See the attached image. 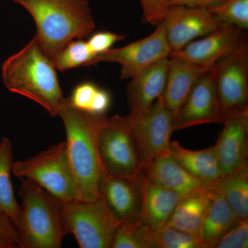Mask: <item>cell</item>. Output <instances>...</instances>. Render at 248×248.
<instances>
[{"instance_id": "cell-28", "label": "cell", "mask_w": 248, "mask_h": 248, "mask_svg": "<svg viewBox=\"0 0 248 248\" xmlns=\"http://www.w3.org/2000/svg\"><path fill=\"white\" fill-rule=\"evenodd\" d=\"M150 239L152 248H203L197 235L169 226L152 229Z\"/></svg>"}, {"instance_id": "cell-9", "label": "cell", "mask_w": 248, "mask_h": 248, "mask_svg": "<svg viewBox=\"0 0 248 248\" xmlns=\"http://www.w3.org/2000/svg\"><path fill=\"white\" fill-rule=\"evenodd\" d=\"M170 53L164 27L160 23L151 35L97 55L89 66L101 62L119 63L122 66L121 79H130L156 62L169 58Z\"/></svg>"}, {"instance_id": "cell-23", "label": "cell", "mask_w": 248, "mask_h": 248, "mask_svg": "<svg viewBox=\"0 0 248 248\" xmlns=\"http://www.w3.org/2000/svg\"><path fill=\"white\" fill-rule=\"evenodd\" d=\"M14 150L9 138L0 141V216L9 219L18 231L21 205L15 197L11 174L14 164Z\"/></svg>"}, {"instance_id": "cell-33", "label": "cell", "mask_w": 248, "mask_h": 248, "mask_svg": "<svg viewBox=\"0 0 248 248\" xmlns=\"http://www.w3.org/2000/svg\"><path fill=\"white\" fill-rule=\"evenodd\" d=\"M0 232L14 240L18 248H21L22 241L19 231L9 219L1 216H0Z\"/></svg>"}, {"instance_id": "cell-26", "label": "cell", "mask_w": 248, "mask_h": 248, "mask_svg": "<svg viewBox=\"0 0 248 248\" xmlns=\"http://www.w3.org/2000/svg\"><path fill=\"white\" fill-rule=\"evenodd\" d=\"M152 228L140 219L121 221L112 242V248H152Z\"/></svg>"}, {"instance_id": "cell-1", "label": "cell", "mask_w": 248, "mask_h": 248, "mask_svg": "<svg viewBox=\"0 0 248 248\" xmlns=\"http://www.w3.org/2000/svg\"><path fill=\"white\" fill-rule=\"evenodd\" d=\"M66 130L67 155L78 191V200L100 198L99 182L103 168L98 151V134L106 115L80 110L68 98L59 112Z\"/></svg>"}, {"instance_id": "cell-32", "label": "cell", "mask_w": 248, "mask_h": 248, "mask_svg": "<svg viewBox=\"0 0 248 248\" xmlns=\"http://www.w3.org/2000/svg\"><path fill=\"white\" fill-rule=\"evenodd\" d=\"M124 38L125 36L120 34L109 31H100L91 35L87 44L93 53L97 56L110 50L116 42Z\"/></svg>"}, {"instance_id": "cell-29", "label": "cell", "mask_w": 248, "mask_h": 248, "mask_svg": "<svg viewBox=\"0 0 248 248\" xmlns=\"http://www.w3.org/2000/svg\"><path fill=\"white\" fill-rule=\"evenodd\" d=\"M222 24L248 29V0H224L208 9Z\"/></svg>"}, {"instance_id": "cell-13", "label": "cell", "mask_w": 248, "mask_h": 248, "mask_svg": "<svg viewBox=\"0 0 248 248\" xmlns=\"http://www.w3.org/2000/svg\"><path fill=\"white\" fill-rule=\"evenodd\" d=\"M215 150L223 176L248 167V108L227 116Z\"/></svg>"}, {"instance_id": "cell-34", "label": "cell", "mask_w": 248, "mask_h": 248, "mask_svg": "<svg viewBox=\"0 0 248 248\" xmlns=\"http://www.w3.org/2000/svg\"><path fill=\"white\" fill-rule=\"evenodd\" d=\"M224 0H168L169 6L174 5H183V6H195V7L209 8L214 7L221 4Z\"/></svg>"}, {"instance_id": "cell-30", "label": "cell", "mask_w": 248, "mask_h": 248, "mask_svg": "<svg viewBox=\"0 0 248 248\" xmlns=\"http://www.w3.org/2000/svg\"><path fill=\"white\" fill-rule=\"evenodd\" d=\"M248 246V218L239 220L218 240L214 248H247Z\"/></svg>"}, {"instance_id": "cell-6", "label": "cell", "mask_w": 248, "mask_h": 248, "mask_svg": "<svg viewBox=\"0 0 248 248\" xmlns=\"http://www.w3.org/2000/svg\"><path fill=\"white\" fill-rule=\"evenodd\" d=\"M12 173L21 179L35 183L62 203L78 200V187L65 141L50 147L33 157L14 161Z\"/></svg>"}, {"instance_id": "cell-12", "label": "cell", "mask_w": 248, "mask_h": 248, "mask_svg": "<svg viewBox=\"0 0 248 248\" xmlns=\"http://www.w3.org/2000/svg\"><path fill=\"white\" fill-rule=\"evenodd\" d=\"M196 82L174 121V130L206 124H223L215 84V66Z\"/></svg>"}, {"instance_id": "cell-17", "label": "cell", "mask_w": 248, "mask_h": 248, "mask_svg": "<svg viewBox=\"0 0 248 248\" xmlns=\"http://www.w3.org/2000/svg\"><path fill=\"white\" fill-rule=\"evenodd\" d=\"M212 67L202 66L180 57L170 55L169 71L162 97L174 121L196 82Z\"/></svg>"}, {"instance_id": "cell-27", "label": "cell", "mask_w": 248, "mask_h": 248, "mask_svg": "<svg viewBox=\"0 0 248 248\" xmlns=\"http://www.w3.org/2000/svg\"><path fill=\"white\" fill-rule=\"evenodd\" d=\"M95 55L83 39L72 40L56 55L53 62L55 69L66 71L79 66H89Z\"/></svg>"}, {"instance_id": "cell-7", "label": "cell", "mask_w": 248, "mask_h": 248, "mask_svg": "<svg viewBox=\"0 0 248 248\" xmlns=\"http://www.w3.org/2000/svg\"><path fill=\"white\" fill-rule=\"evenodd\" d=\"M61 212L66 234H73L79 248H112L121 221L102 197L93 202H62Z\"/></svg>"}, {"instance_id": "cell-2", "label": "cell", "mask_w": 248, "mask_h": 248, "mask_svg": "<svg viewBox=\"0 0 248 248\" xmlns=\"http://www.w3.org/2000/svg\"><path fill=\"white\" fill-rule=\"evenodd\" d=\"M1 78L9 91L37 103L53 117L59 116L66 98L53 62L36 36L3 63Z\"/></svg>"}, {"instance_id": "cell-35", "label": "cell", "mask_w": 248, "mask_h": 248, "mask_svg": "<svg viewBox=\"0 0 248 248\" xmlns=\"http://www.w3.org/2000/svg\"><path fill=\"white\" fill-rule=\"evenodd\" d=\"M18 248L17 245L14 240L9 236L0 232V248Z\"/></svg>"}, {"instance_id": "cell-18", "label": "cell", "mask_w": 248, "mask_h": 248, "mask_svg": "<svg viewBox=\"0 0 248 248\" xmlns=\"http://www.w3.org/2000/svg\"><path fill=\"white\" fill-rule=\"evenodd\" d=\"M138 183L141 192L139 218L153 229L164 228L184 197L152 182L143 172Z\"/></svg>"}, {"instance_id": "cell-19", "label": "cell", "mask_w": 248, "mask_h": 248, "mask_svg": "<svg viewBox=\"0 0 248 248\" xmlns=\"http://www.w3.org/2000/svg\"><path fill=\"white\" fill-rule=\"evenodd\" d=\"M143 173L152 182L184 197L203 190L208 186L186 170L170 153L144 164Z\"/></svg>"}, {"instance_id": "cell-21", "label": "cell", "mask_w": 248, "mask_h": 248, "mask_svg": "<svg viewBox=\"0 0 248 248\" xmlns=\"http://www.w3.org/2000/svg\"><path fill=\"white\" fill-rule=\"evenodd\" d=\"M217 184L213 185L211 203L197 234L203 248H215L218 240L239 221Z\"/></svg>"}, {"instance_id": "cell-20", "label": "cell", "mask_w": 248, "mask_h": 248, "mask_svg": "<svg viewBox=\"0 0 248 248\" xmlns=\"http://www.w3.org/2000/svg\"><path fill=\"white\" fill-rule=\"evenodd\" d=\"M170 154L192 176L206 184L213 185L223 179L215 147L201 151L184 148L178 141L170 142Z\"/></svg>"}, {"instance_id": "cell-5", "label": "cell", "mask_w": 248, "mask_h": 248, "mask_svg": "<svg viewBox=\"0 0 248 248\" xmlns=\"http://www.w3.org/2000/svg\"><path fill=\"white\" fill-rule=\"evenodd\" d=\"M98 151L108 172L134 182L143 174L144 161L128 117L105 116L98 134Z\"/></svg>"}, {"instance_id": "cell-4", "label": "cell", "mask_w": 248, "mask_h": 248, "mask_svg": "<svg viewBox=\"0 0 248 248\" xmlns=\"http://www.w3.org/2000/svg\"><path fill=\"white\" fill-rule=\"evenodd\" d=\"M18 231L21 248H60L66 234L62 223V202L40 186L22 179Z\"/></svg>"}, {"instance_id": "cell-14", "label": "cell", "mask_w": 248, "mask_h": 248, "mask_svg": "<svg viewBox=\"0 0 248 248\" xmlns=\"http://www.w3.org/2000/svg\"><path fill=\"white\" fill-rule=\"evenodd\" d=\"M244 31L235 26L223 24L202 39L192 41L180 50L172 52L170 55L212 67L246 40Z\"/></svg>"}, {"instance_id": "cell-11", "label": "cell", "mask_w": 248, "mask_h": 248, "mask_svg": "<svg viewBox=\"0 0 248 248\" xmlns=\"http://www.w3.org/2000/svg\"><path fill=\"white\" fill-rule=\"evenodd\" d=\"M144 164L170 153L174 118L160 96L144 115L130 120Z\"/></svg>"}, {"instance_id": "cell-25", "label": "cell", "mask_w": 248, "mask_h": 248, "mask_svg": "<svg viewBox=\"0 0 248 248\" xmlns=\"http://www.w3.org/2000/svg\"><path fill=\"white\" fill-rule=\"evenodd\" d=\"M68 99L76 108L97 115H106L111 104L110 93L89 81L78 84Z\"/></svg>"}, {"instance_id": "cell-22", "label": "cell", "mask_w": 248, "mask_h": 248, "mask_svg": "<svg viewBox=\"0 0 248 248\" xmlns=\"http://www.w3.org/2000/svg\"><path fill=\"white\" fill-rule=\"evenodd\" d=\"M212 197L213 185H208L203 190L184 197L178 203L166 226L197 236L211 203Z\"/></svg>"}, {"instance_id": "cell-3", "label": "cell", "mask_w": 248, "mask_h": 248, "mask_svg": "<svg viewBox=\"0 0 248 248\" xmlns=\"http://www.w3.org/2000/svg\"><path fill=\"white\" fill-rule=\"evenodd\" d=\"M33 18L36 37L51 61L72 40L84 39L95 29L86 0H13Z\"/></svg>"}, {"instance_id": "cell-16", "label": "cell", "mask_w": 248, "mask_h": 248, "mask_svg": "<svg viewBox=\"0 0 248 248\" xmlns=\"http://www.w3.org/2000/svg\"><path fill=\"white\" fill-rule=\"evenodd\" d=\"M99 192L112 213L120 221L138 218L141 192L138 181L115 175L104 169L99 182Z\"/></svg>"}, {"instance_id": "cell-15", "label": "cell", "mask_w": 248, "mask_h": 248, "mask_svg": "<svg viewBox=\"0 0 248 248\" xmlns=\"http://www.w3.org/2000/svg\"><path fill=\"white\" fill-rule=\"evenodd\" d=\"M169 58L156 62L130 78L127 87L130 120L144 115L162 95L169 71Z\"/></svg>"}, {"instance_id": "cell-10", "label": "cell", "mask_w": 248, "mask_h": 248, "mask_svg": "<svg viewBox=\"0 0 248 248\" xmlns=\"http://www.w3.org/2000/svg\"><path fill=\"white\" fill-rule=\"evenodd\" d=\"M171 53L221 27V21L207 8L174 5L169 6L162 21Z\"/></svg>"}, {"instance_id": "cell-8", "label": "cell", "mask_w": 248, "mask_h": 248, "mask_svg": "<svg viewBox=\"0 0 248 248\" xmlns=\"http://www.w3.org/2000/svg\"><path fill=\"white\" fill-rule=\"evenodd\" d=\"M215 66L217 96L225 120L227 116L248 108L247 41H243Z\"/></svg>"}, {"instance_id": "cell-24", "label": "cell", "mask_w": 248, "mask_h": 248, "mask_svg": "<svg viewBox=\"0 0 248 248\" xmlns=\"http://www.w3.org/2000/svg\"><path fill=\"white\" fill-rule=\"evenodd\" d=\"M224 197L239 220L248 218V167L225 176L217 184Z\"/></svg>"}, {"instance_id": "cell-31", "label": "cell", "mask_w": 248, "mask_h": 248, "mask_svg": "<svg viewBox=\"0 0 248 248\" xmlns=\"http://www.w3.org/2000/svg\"><path fill=\"white\" fill-rule=\"evenodd\" d=\"M143 11V22L155 26L162 21L169 9L168 0H140Z\"/></svg>"}]
</instances>
